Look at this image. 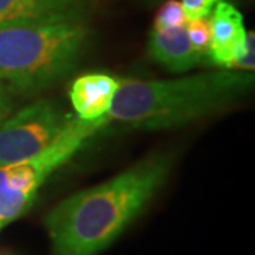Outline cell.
<instances>
[{
    "label": "cell",
    "instance_id": "1",
    "mask_svg": "<svg viewBox=\"0 0 255 255\" xmlns=\"http://www.w3.org/2000/svg\"><path fill=\"white\" fill-rule=\"evenodd\" d=\"M172 166V155L155 153L60 201L44 219L53 255L100 254L146 209Z\"/></svg>",
    "mask_w": 255,
    "mask_h": 255
},
{
    "label": "cell",
    "instance_id": "2",
    "mask_svg": "<svg viewBox=\"0 0 255 255\" xmlns=\"http://www.w3.org/2000/svg\"><path fill=\"white\" fill-rule=\"evenodd\" d=\"M254 85V73L223 70L174 80H119L105 124L162 130L207 117Z\"/></svg>",
    "mask_w": 255,
    "mask_h": 255
},
{
    "label": "cell",
    "instance_id": "3",
    "mask_svg": "<svg viewBox=\"0 0 255 255\" xmlns=\"http://www.w3.org/2000/svg\"><path fill=\"white\" fill-rule=\"evenodd\" d=\"M90 41L82 17L0 24V88L30 95L68 77Z\"/></svg>",
    "mask_w": 255,
    "mask_h": 255
},
{
    "label": "cell",
    "instance_id": "4",
    "mask_svg": "<svg viewBox=\"0 0 255 255\" xmlns=\"http://www.w3.org/2000/svg\"><path fill=\"white\" fill-rule=\"evenodd\" d=\"M107 124L74 117L51 145L28 159L0 166V230L26 214L47 179L73 157Z\"/></svg>",
    "mask_w": 255,
    "mask_h": 255
},
{
    "label": "cell",
    "instance_id": "5",
    "mask_svg": "<svg viewBox=\"0 0 255 255\" xmlns=\"http://www.w3.org/2000/svg\"><path fill=\"white\" fill-rule=\"evenodd\" d=\"M74 119L55 102L40 100L0 124V166L43 152Z\"/></svg>",
    "mask_w": 255,
    "mask_h": 255
},
{
    "label": "cell",
    "instance_id": "6",
    "mask_svg": "<svg viewBox=\"0 0 255 255\" xmlns=\"http://www.w3.org/2000/svg\"><path fill=\"white\" fill-rule=\"evenodd\" d=\"M207 57L223 70H237L247 51V31L243 14L231 3L219 1L211 11Z\"/></svg>",
    "mask_w": 255,
    "mask_h": 255
},
{
    "label": "cell",
    "instance_id": "7",
    "mask_svg": "<svg viewBox=\"0 0 255 255\" xmlns=\"http://www.w3.org/2000/svg\"><path fill=\"white\" fill-rule=\"evenodd\" d=\"M118 88L119 80L110 74L90 73L80 75L70 90V100L75 117L87 122L104 121L112 107Z\"/></svg>",
    "mask_w": 255,
    "mask_h": 255
},
{
    "label": "cell",
    "instance_id": "8",
    "mask_svg": "<svg viewBox=\"0 0 255 255\" xmlns=\"http://www.w3.org/2000/svg\"><path fill=\"white\" fill-rule=\"evenodd\" d=\"M147 51L156 63L172 73L189 71L204 57L191 44L186 26L170 30L152 28Z\"/></svg>",
    "mask_w": 255,
    "mask_h": 255
},
{
    "label": "cell",
    "instance_id": "9",
    "mask_svg": "<svg viewBox=\"0 0 255 255\" xmlns=\"http://www.w3.org/2000/svg\"><path fill=\"white\" fill-rule=\"evenodd\" d=\"M91 0H0V24L44 18L82 17Z\"/></svg>",
    "mask_w": 255,
    "mask_h": 255
},
{
    "label": "cell",
    "instance_id": "10",
    "mask_svg": "<svg viewBox=\"0 0 255 255\" xmlns=\"http://www.w3.org/2000/svg\"><path fill=\"white\" fill-rule=\"evenodd\" d=\"M186 24H187V18L184 14L182 3L177 0H169L157 11L153 28L170 30V28L182 27Z\"/></svg>",
    "mask_w": 255,
    "mask_h": 255
},
{
    "label": "cell",
    "instance_id": "11",
    "mask_svg": "<svg viewBox=\"0 0 255 255\" xmlns=\"http://www.w3.org/2000/svg\"><path fill=\"white\" fill-rule=\"evenodd\" d=\"M187 36L194 48L206 57L210 44V21L209 17L191 20L186 24Z\"/></svg>",
    "mask_w": 255,
    "mask_h": 255
},
{
    "label": "cell",
    "instance_id": "12",
    "mask_svg": "<svg viewBox=\"0 0 255 255\" xmlns=\"http://www.w3.org/2000/svg\"><path fill=\"white\" fill-rule=\"evenodd\" d=\"M217 3L219 0H182L187 21L209 17Z\"/></svg>",
    "mask_w": 255,
    "mask_h": 255
},
{
    "label": "cell",
    "instance_id": "13",
    "mask_svg": "<svg viewBox=\"0 0 255 255\" xmlns=\"http://www.w3.org/2000/svg\"><path fill=\"white\" fill-rule=\"evenodd\" d=\"M13 111V101L10 94L0 88V124L9 117Z\"/></svg>",
    "mask_w": 255,
    "mask_h": 255
}]
</instances>
